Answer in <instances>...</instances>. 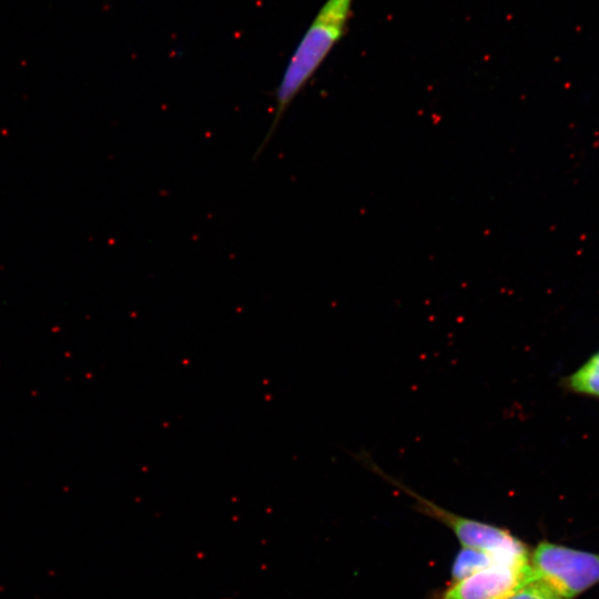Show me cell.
<instances>
[{"label": "cell", "instance_id": "cell-1", "mask_svg": "<svg viewBox=\"0 0 599 599\" xmlns=\"http://www.w3.org/2000/svg\"><path fill=\"white\" fill-rule=\"evenodd\" d=\"M352 3L353 0H326L311 22L275 90L274 118L264 143L270 140L288 105L345 34Z\"/></svg>", "mask_w": 599, "mask_h": 599}, {"label": "cell", "instance_id": "cell-2", "mask_svg": "<svg viewBox=\"0 0 599 599\" xmlns=\"http://www.w3.org/2000/svg\"><path fill=\"white\" fill-rule=\"evenodd\" d=\"M355 458L363 466L413 497L419 511L449 527L464 547L483 550L507 559L524 560L530 558L525 544L508 530L456 515L417 495L414 490L386 474L373 460L370 454L365 450L355 454Z\"/></svg>", "mask_w": 599, "mask_h": 599}, {"label": "cell", "instance_id": "cell-3", "mask_svg": "<svg viewBox=\"0 0 599 599\" xmlns=\"http://www.w3.org/2000/svg\"><path fill=\"white\" fill-rule=\"evenodd\" d=\"M536 579L566 599H572L599 582V554L540 541L531 552Z\"/></svg>", "mask_w": 599, "mask_h": 599}, {"label": "cell", "instance_id": "cell-4", "mask_svg": "<svg viewBox=\"0 0 599 599\" xmlns=\"http://www.w3.org/2000/svg\"><path fill=\"white\" fill-rule=\"evenodd\" d=\"M531 578L530 560L497 562L454 581L437 599H506Z\"/></svg>", "mask_w": 599, "mask_h": 599}, {"label": "cell", "instance_id": "cell-5", "mask_svg": "<svg viewBox=\"0 0 599 599\" xmlns=\"http://www.w3.org/2000/svg\"><path fill=\"white\" fill-rule=\"evenodd\" d=\"M529 560L530 558L524 560L507 559L483 550L464 547L457 552L453 561L451 578L454 581L460 580L497 562H520Z\"/></svg>", "mask_w": 599, "mask_h": 599}, {"label": "cell", "instance_id": "cell-6", "mask_svg": "<svg viewBox=\"0 0 599 599\" xmlns=\"http://www.w3.org/2000/svg\"><path fill=\"white\" fill-rule=\"evenodd\" d=\"M562 385L573 394L599 399V351L567 376Z\"/></svg>", "mask_w": 599, "mask_h": 599}, {"label": "cell", "instance_id": "cell-7", "mask_svg": "<svg viewBox=\"0 0 599 599\" xmlns=\"http://www.w3.org/2000/svg\"><path fill=\"white\" fill-rule=\"evenodd\" d=\"M506 599H566L542 581L532 578Z\"/></svg>", "mask_w": 599, "mask_h": 599}]
</instances>
